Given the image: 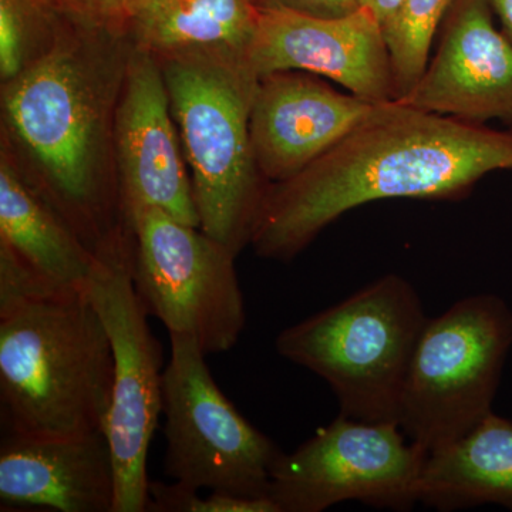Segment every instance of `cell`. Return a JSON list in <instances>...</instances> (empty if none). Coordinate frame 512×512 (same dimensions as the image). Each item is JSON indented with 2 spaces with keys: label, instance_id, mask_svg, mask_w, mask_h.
<instances>
[{
  "label": "cell",
  "instance_id": "cell-1",
  "mask_svg": "<svg viewBox=\"0 0 512 512\" xmlns=\"http://www.w3.org/2000/svg\"><path fill=\"white\" fill-rule=\"evenodd\" d=\"M131 50L123 30L73 15L52 52L0 84V150L99 258L133 242L114 161Z\"/></svg>",
  "mask_w": 512,
  "mask_h": 512
},
{
  "label": "cell",
  "instance_id": "cell-2",
  "mask_svg": "<svg viewBox=\"0 0 512 512\" xmlns=\"http://www.w3.org/2000/svg\"><path fill=\"white\" fill-rule=\"evenodd\" d=\"M503 170L512 171L511 130L387 101L301 173L269 184L251 247L259 258L291 262L353 208L454 200Z\"/></svg>",
  "mask_w": 512,
  "mask_h": 512
},
{
  "label": "cell",
  "instance_id": "cell-3",
  "mask_svg": "<svg viewBox=\"0 0 512 512\" xmlns=\"http://www.w3.org/2000/svg\"><path fill=\"white\" fill-rule=\"evenodd\" d=\"M113 377V348L87 289L0 315V404L9 434L106 433Z\"/></svg>",
  "mask_w": 512,
  "mask_h": 512
},
{
  "label": "cell",
  "instance_id": "cell-4",
  "mask_svg": "<svg viewBox=\"0 0 512 512\" xmlns=\"http://www.w3.org/2000/svg\"><path fill=\"white\" fill-rule=\"evenodd\" d=\"M190 171L200 229L235 255L251 247L269 183L255 163L249 117L259 77L247 57L158 60Z\"/></svg>",
  "mask_w": 512,
  "mask_h": 512
},
{
  "label": "cell",
  "instance_id": "cell-5",
  "mask_svg": "<svg viewBox=\"0 0 512 512\" xmlns=\"http://www.w3.org/2000/svg\"><path fill=\"white\" fill-rule=\"evenodd\" d=\"M426 322L414 286L384 275L282 330L276 350L322 377L338 397L340 414L399 424L404 383Z\"/></svg>",
  "mask_w": 512,
  "mask_h": 512
},
{
  "label": "cell",
  "instance_id": "cell-6",
  "mask_svg": "<svg viewBox=\"0 0 512 512\" xmlns=\"http://www.w3.org/2000/svg\"><path fill=\"white\" fill-rule=\"evenodd\" d=\"M512 348V311L494 293L468 296L427 319L404 383L399 426L426 456L493 412Z\"/></svg>",
  "mask_w": 512,
  "mask_h": 512
},
{
  "label": "cell",
  "instance_id": "cell-7",
  "mask_svg": "<svg viewBox=\"0 0 512 512\" xmlns=\"http://www.w3.org/2000/svg\"><path fill=\"white\" fill-rule=\"evenodd\" d=\"M130 229L131 279L148 315L170 336L194 340L204 355L234 348L247 322L237 255L160 210L138 212Z\"/></svg>",
  "mask_w": 512,
  "mask_h": 512
},
{
  "label": "cell",
  "instance_id": "cell-8",
  "mask_svg": "<svg viewBox=\"0 0 512 512\" xmlns=\"http://www.w3.org/2000/svg\"><path fill=\"white\" fill-rule=\"evenodd\" d=\"M170 340L163 376L165 476L195 490L269 498L282 451L221 392L194 340Z\"/></svg>",
  "mask_w": 512,
  "mask_h": 512
},
{
  "label": "cell",
  "instance_id": "cell-9",
  "mask_svg": "<svg viewBox=\"0 0 512 512\" xmlns=\"http://www.w3.org/2000/svg\"><path fill=\"white\" fill-rule=\"evenodd\" d=\"M426 454L396 423L339 414L329 426L275 461L268 497L279 512H320L343 501L409 511Z\"/></svg>",
  "mask_w": 512,
  "mask_h": 512
},
{
  "label": "cell",
  "instance_id": "cell-10",
  "mask_svg": "<svg viewBox=\"0 0 512 512\" xmlns=\"http://www.w3.org/2000/svg\"><path fill=\"white\" fill-rule=\"evenodd\" d=\"M131 256L133 252L100 258L87 285L113 348L106 436L116 468L114 512H147L148 450L163 414V352L134 288Z\"/></svg>",
  "mask_w": 512,
  "mask_h": 512
},
{
  "label": "cell",
  "instance_id": "cell-11",
  "mask_svg": "<svg viewBox=\"0 0 512 512\" xmlns=\"http://www.w3.org/2000/svg\"><path fill=\"white\" fill-rule=\"evenodd\" d=\"M114 161L128 228L134 215L146 210L200 228L160 63L134 47L114 120Z\"/></svg>",
  "mask_w": 512,
  "mask_h": 512
},
{
  "label": "cell",
  "instance_id": "cell-12",
  "mask_svg": "<svg viewBox=\"0 0 512 512\" xmlns=\"http://www.w3.org/2000/svg\"><path fill=\"white\" fill-rule=\"evenodd\" d=\"M248 63L258 77L293 70L325 77L373 103L397 99L382 25L363 8L338 18L262 10Z\"/></svg>",
  "mask_w": 512,
  "mask_h": 512
},
{
  "label": "cell",
  "instance_id": "cell-13",
  "mask_svg": "<svg viewBox=\"0 0 512 512\" xmlns=\"http://www.w3.org/2000/svg\"><path fill=\"white\" fill-rule=\"evenodd\" d=\"M441 26L419 82L396 101L470 123L501 120L512 131V42L493 10L485 0H454Z\"/></svg>",
  "mask_w": 512,
  "mask_h": 512
},
{
  "label": "cell",
  "instance_id": "cell-14",
  "mask_svg": "<svg viewBox=\"0 0 512 512\" xmlns=\"http://www.w3.org/2000/svg\"><path fill=\"white\" fill-rule=\"evenodd\" d=\"M379 104L340 93L311 73L286 70L259 77L249 134L262 177L269 184L295 177Z\"/></svg>",
  "mask_w": 512,
  "mask_h": 512
},
{
  "label": "cell",
  "instance_id": "cell-15",
  "mask_svg": "<svg viewBox=\"0 0 512 512\" xmlns=\"http://www.w3.org/2000/svg\"><path fill=\"white\" fill-rule=\"evenodd\" d=\"M116 468L104 431L66 437L9 434L0 447L2 507L114 512Z\"/></svg>",
  "mask_w": 512,
  "mask_h": 512
},
{
  "label": "cell",
  "instance_id": "cell-16",
  "mask_svg": "<svg viewBox=\"0 0 512 512\" xmlns=\"http://www.w3.org/2000/svg\"><path fill=\"white\" fill-rule=\"evenodd\" d=\"M0 248L49 295L86 291L101 259L0 150Z\"/></svg>",
  "mask_w": 512,
  "mask_h": 512
},
{
  "label": "cell",
  "instance_id": "cell-17",
  "mask_svg": "<svg viewBox=\"0 0 512 512\" xmlns=\"http://www.w3.org/2000/svg\"><path fill=\"white\" fill-rule=\"evenodd\" d=\"M261 13L256 0H147L124 32L157 60L195 53L248 59Z\"/></svg>",
  "mask_w": 512,
  "mask_h": 512
},
{
  "label": "cell",
  "instance_id": "cell-18",
  "mask_svg": "<svg viewBox=\"0 0 512 512\" xmlns=\"http://www.w3.org/2000/svg\"><path fill=\"white\" fill-rule=\"evenodd\" d=\"M417 498L437 511L484 504L512 511V420L491 412L466 436L429 454Z\"/></svg>",
  "mask_w": 512,
  "mask_h": 512
},
{
  "label": "cell",
  "instance_id": "cell-19",
  "mask_svg": "<svg viewBox=\"0 0 512 512\" xmlns=\"http://www.w3.org/2000/svg\"><path fill=\"white\" fill-rule=\"evenodd\" d=\"M72 16L62 0H0V84L52 52Z\"/></svg>",
  "mask_w": 512,
  "mask_h": 512
},
{
  "label": "cell",
  "instance_id": "cell-20",
  "mask_svg": "<svg viewBox=\"0 0 512 512\" xmlns=\"http://www.w3.org/2000/svg\"><path fill=\"white\" fill-rule=\"evenodd\" d=\"M454 0H403L382 26L392 59L396 100L419 82L430 60L431 46Z\"/></svg>",
  "mask_w": 512,
  "mask_h": 512
},
{
  "label": "cell",
  "instance_id": "cell-21",
  "mask_svg": "<svg viewBox=\"0 0 512 512\" xmlns=\"http://www.w3.org/2000/svg\"><path fill=\"white\" fill-rule=\"evenodd\" d=\"M201 490L177 483L150 481L148 484V507L151 512H279L269 498L237 497L210 491L200 495Z\"/></svg>",
  "mask_w": 512,
  "mask_h": 512
},
{
  "label": "cell",
  "instance_id": "cell-22",
  "mask_svg": "<svg viewBox=\"0 0 512 512\" xmlns=\"http://www.w3.org/2000/svg\"><path fill=\"white\" fill-rule=\"evenodd\" d=\"M147 0H62L64 6L77 18L94 25L123 30Z\"/></svg>",
  "mask_w": 512,
  "mask_h": 512
},
{
  "label": "cell",
  "instance_id": "cell-23",
  "mask_svg": "<svg viewBox=\"0 0 512 512\" xmlns=\"http://www.w3.org/2000/svg\"><path fill=\"white\" fill-rule=\"evenodd\" d=\"M261 10H291L318 18H338L360 9L359 0H256Z\"/></svg>",
  "mask_w": 512,
  "mask_h": 512
},
{
  "label": "cell",
  "instance_id": "cell-24",
  "mask_svg": "<svg viewBox=\"0 0 512 512\" xmlns=\"http://www.w3.org/2000/svg\"><path fill=\"white\" fill-rule=\"evenodd\" d=\"M402 2L403 0H359L360 8L373 13L382 26L392 18Z\"/></svg>",
  "mask_w": 512,
  "mask_h": 512
},
{
  "label": "cell",
  "instance_id": "cell-25",
  "mask_svg": "<svg viewBox=\"0 0 512 512\" xmlns=\"http://www.w3.org/2000/svg\"><path fill=\"white\" fill-rule=\"evenodd\" d=\"M501 23V30L512 42V0H485Z\"/></svg>",
  "mask_w": 512,
  "mask_h": 512
}]
</instances>
